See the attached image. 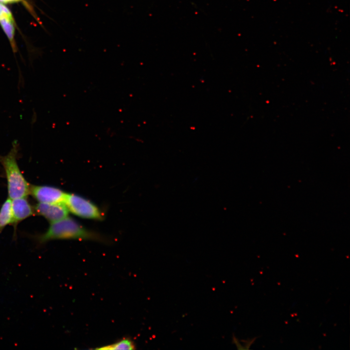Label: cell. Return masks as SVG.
<instances>
[{"label": "cell", "mask_w": 350, "mask_h": 350, "mask_svg": "<svg viewBox=\"0 0 350 350\" xmlns=\"http://www.w3.org/2000/svg\"><path fill=\"white\" fill-rule=\"evenodd\" d=\"M19 143H12V148L5 156L0 155V162L5 171L9 198L25 197L30 194V186L21 173L17 162Z\"/></svg>", "instance_id": "6da1fadb"}, {"label": "cell", "mask_w": 350, "mask_h": 350, "mask_svg": "<svg viewBox=\"0 0 350 350\" xmlns=\"http://www.w3.org/2000/svg\"><path fill=\"white\" fill-rule=\"evenodd\" d=\"M37 239L41 244L53 240H103L98 234L89 230L76 220L68 216L52 222L46 231L39 235Z\"/></svg>", "instance_id": "7a4b0ae2"}, {"label": "cell", "mask_w": 350, "mask_h": 350, "mask_svg": "<svg viewBox=\"0 0 350 350\" xmlns=\"http://www.w3.org/2000/svg\"><path fill=\"white\" fill-rule=\"evenodd\" d=\"M64 204L69 211L81 218L95 220L103 218V214L98 207L80 195L67 193Z\"/></svg>", "instance_id": "3957f363"}, {"label": "cell", "mask_w": 350, "mask_h": 350, "mask_svg": "<svg viewBox=\"0 0 350 350\" xmlns=\"http://www.w3.org/2000/svg\"><path fill=\"white\" fill-rule=\"evenodd\" d=\"M30 193L39 202L64 203L67 193L62 190L47 185H34L30 187Z\"/></svg>", "instance_id": "277c9868"}, {"label": "cell", "mask_w": 350, "mask_h": 350, "mask_svg": "<svg viewBox=\"0 0 350 350\" xmlns=\"http://www.w3.org/2000/svg\"><path fill=\"white\" fill-rule=\"evenodd\" d=\"M34 210L49 221L55 222L64 219L69 215V210L64 203H38Z\"/></svg>", "instance_id": "5b68a950"}, {"label": "cell", "mask_w": 350, "mask_h": 350, "mask_svg": "<svg viewBox=\"0 0 350 350\" xmlns=\"http://www.w3.org/2000/svg\"><path fill=\"white\" fill-rule=\"evenodd\" d=\"M11 200L12 224L14 226L34 214L33 209L25 197Z\"/></svg>", "instance_id": "8992f818"}, {"label": "cell", "mask_w": 350, "mask_h": 350, "mask_svg": "<svg viewBox=\"0 0 350 350\" xmlns=\"http://www.w3.org/2000/svg\"><path fill=\"white\" fill-rule=\"evenodd\" d=\"M0 25L11 43L14 52H16L14 43L15 26L12 16L3 13L0 15Z\"/></svg>", "instance_id": "52a82bcc"}, {"label": "cell", "mask_w": 350, "mask_h": 350, "mask_svg": "<svg viewBox=\"0 0 350 350\" xmlns=\"http://www.w3.org/2000/svg\"><path fill=\"white\" fill-rule=\"evenodd\" d=\"M12 221L11 200L8 198L0 210V233L7 225L12 224Z\"/></svg>", "instance_id": "ba28073f"}, {"label": "cell", "mask_w": 350, "mask_h": 350, "mask_svg": "<svg viewBox=\"0 0 350 350\" xmlns=\"http://www.w3.org/2000/svg\"><path fill=\"white\" fill-rule=\"evenodd\" d=\"M135 349V344L131 339L128 338H123L114 343L96 348L97 350H134Z\"/></svg>", "instance_id": "9c48e42d"}, {"label": "cell", "mask_w": 350, "mask_h": 350, "mask_svg": "<svg viewBox=\"0 0 350 350\" xmlns=\"http://www.w3.org/2000/svg\"><path fill=\"white\" fill-rule=\"evenodd\" d=\"M3 13L12 16V13L9 9L4 4L0 3V15Z\"/></svg>", "instance_id": "30bf717a"}, {"label": "cell", "mask_w": 350, "mask_h": 350, "mask_svg": "<svg viewBox=\"0 0 350 350\" xmlns=\"http://www.w3.org/2000/svg\"><path fill=\"white\" fill-rule=\"evenodd\" d=\"M21 0H0V2L4 3H13L15 2L19 1Z\"/></svg>", "instance_id": "8fae6325"}]
</instances>
